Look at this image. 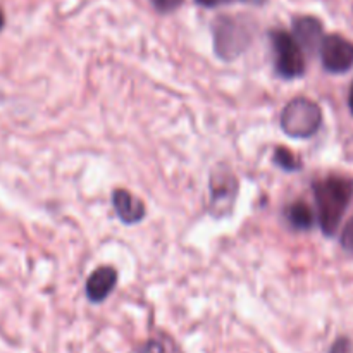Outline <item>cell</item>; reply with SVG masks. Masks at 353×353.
<instances>
[{
	"mask_svg": "<svg viewBox=\"0 0 353 353\" xmlns=\"http://www.w3.org/2000/svg\"><path fill=\"white\" fill-rule=\"evenodd\" d=\"M330 353H352V341L348 338L341 336L331 345Z\"/></svg>",
	"mask_w": 353,
	"mask_h": 353,
	"instance_id": "9a60e30c",
	"label": "cell"
},
{
	"mask_svg": "<svg viewBox=\"0 0 353 353\" xmlns=\"http://www.w3.org/2000/svg\"><path fill=\"white\" fill-rule=\"evenodd\" d=\"M117 283V271L110 265L95 269L86 281V296L90 302L100 303L112 293Z\"/></svg>",
	"mask_w": 353,
	"mask_h": 353,
	"instance_id": "9c48e42d",
	"label": "cell"
},
{
	"mask_svg": "<svg viewBox=\"0 0 353 353\" xmlns=\"http://www.w3.org/2000/svg\"><path fill=\"white\" fill-rule=\"evenodd\" d=\"M323 124V112L314 100L296 97L281 112V130L292 138H310Z\"/></svg>",
	"mask_w": 353,
	"mask_h": 353,
	"instance_id": "3957f363",
	"label": "cell"
},
{
	"mask_svg": "<svg viewBox=\"0 0 353 353\" xmlns=\"http://www.w3.org/2000/svg\"><path fill=\"white\" fill-rule=\"evenodd\" d=\"M317 203V217L326 236H333L340 228L345 210L353 199V179L341 176H327L312 185Z\"/></svg>",
	"mask_w": 353,
	"mask_h": 353,
	"instance_id": "6da1fadb",
	"label": "cell"
},
{
	"mask_svg": "<svg viewBox=\"0 0 353 353\" xmlns=\"http://www.w3.org/2000/svg\"><path fill=\"white\" fill-rule=\"evenodd\" d=\"M348 105H350V110H352V114H353V85H352V88H350V97H348Z\"/></svg>",
	"mask_w": 353,
	"mask_h": 353,
	"instance_id": "e0dca14e",
	"label": "cell"
},
{
	"mask_svg": "<svg viewBox=\"0 0 353 353\" xmlns=\"http://www.w3.org/2000/svg\"><path fill=\"white\" fill-rule=\"evenodd\" d=\"M274 164L279 165L286 172H295L299 169H302V162L296 159V155L293 152H290L285 147H278L274 150Z\"/></svg>",
	"mask_w": 353,
	"mask_h": 353,
	"instance_id": "8fae6325",
	"label": "cell"
},
{
	"mask_svg": "<svg viewBox=\"0 0 353 353\" xmlns=\"http://www.w3.org/2000/svg\"><path fill=\"white\" fill-rule=\"evenodd\" d=\"M130 353H165V352H164V345H162L161 341L150 340V341H145L143 345H140V347H137Z\"/></svg>",
	"mask_w": 353,
	"mask_h": 353,
	"instance_id": "4fadbf2b",
	"label": "cell"
},
{
	"mask_svg": "<svg viewBox=\"0 0 353 353\" xmlns=\"http://www.w3.org/2000/svg\"><path fill=\"white\" fill-rule=\"evenodd\" d=\"M286 219L290 226L299 231H307L314 226V212L305 202H293L286 209Z\"/></svg>",
	"mask_w": 353,
	"mask_h": 353,
	"instance_id": "30bf717a",
	"label": "cell"
},
{
	"mask_svg": "<svg viewBox=\"0 0 353 353\" xmlns=\"http://www.w3.org/2000/svg\"><path fill=\"white\" fill-rule=\"evenodd\" d=\"M321 61L326 71L341 74L353 65V43L340 34H327L319 47Z\"/></svg>",
	"mask_w": 353,
	"mask_h": 353,
	"instance_id": "8992f818",
	"label": "cell"
},
{
	"mask_svg": "<svg viewBox=\"0 0 353 353\" xmlns=\"http://www.w3.org/2000/svg\"><path fill=\"white\" fill-rule=\"evenodd\" d=\"M341 247L345 252L353 255V217L345 224L343 231H341Z\"/></svg>",
	"mask_w": 353,
	"mask_h": 353,
	"instance_id": "7c38bea8",
	"label": "cell"
},
{
	"mask_svg": "<svg viewBox=\"0 0 353 353\" xmlns=\"http://www.w3.org/2000/svg\"><path fill=\"white\" fill-rule=\"evenodd\" d=\"M199 6L207 7V9H212V7H219L223 3H230V2H238V0H195ZM240 2H252V3H262L264 0H240Z\"/></svg>",
	"mask_w": 353,
	"mask_h": 353,
	"instance_id": "2e32d148",
	"label": "cell"
},
{
	"mask_svg": "<svg viewBox=\"0 0 353 353\" xmlns=\"http://www.w3.org/2000/svg\"><path fill=\"white\" fill-rule=\"evenodd\" d=\"M112 207L116 216L124 224H137L147 216V209H145L143 202L124 188H117L112 193Z\"/></svg>",
	"mask_w": 353,
	"mask_h": 353,
	"instance_id": "ba28073f",
	"label": "cell"
},
{
	"mask_svg": "<svg viewBox=\"0 0 353 353\" xmlns=\"http://www.w3.org/2000/svg\"><path fill=\"white\" fill-rule=\"evenodd\" d=\"M3 24H6V17H3V12L0 10V30L3 28Z\"/></svg>",
	"mask_w": 353,
	"mask_h": 353,
	"instance_id": "ac0fdd59",
	"label": "cell"
},
{
	"mask_svg": "<svg viewBox=\"0 0 353 353\" xmlns=\"http://www.w3.org/2000/svg\"><path fill=\"white\" fill-rule=\"evenodd\" d=\"M238 195V181L228 169H217L210 176V212L223 217L233 210Z\"/></svg>",
	"mask_w": 353,
	"mask_h": 353,
	"instance_id": "5b68a950",
	"label": "cell"
},
{
	"mask_svg": "<svg viewBox=\"0 0 353 353\" xmlns=\"http://www.w3.org/2000/svg\"><path fill=\"white\" fill-rule=\"evenodd\" d=\"M152 3L161 12H172V10H176L181 6L183 0H152Z\"/></svg>",
	"mask_w": 353,
	"mask_h": 353,
	"instance_id": "5bb4252c",
	"label": "cell"
},
{
	"mask_svg": "<svg viewBox=\"0 0 353 353\" xmlns=\"http://www.w3.org/2000/svg\"><path fill=\"white\" fill-rule=\"evenodd\" d=\"M252 28L238 17L223 16L214 23V50L223 61L240 57L252 43Z\"/></svg>",
	"mask_w": 353,
	"mask_h": 353,
	"instance_id": "7a4b0ae2",
	"label": "cell"
},
{
	"mask_svg": "<svg viewBox=\"0 0 353 353\" xmlns=\"http://www.w3.org/2000/svg\"><path fill=\"white\" fill-rule=\"evenodd\" d=\"M293 37L299 41V45L302 47L303 52L314 54L316 50H319L321 43H323V23L312 16L296 17V19L293 21Z\"/></svg>",
	"mask_w": 353,
	"mask_h": 353,
	"instance_id": "52a82bcc",
	"label": "cell"
},
{
	"mask_svg": "<svg viewBox=\"0 0 353 353\" xmlns=\"http://www.w3.org/2000/svg\"><path fill=\"white\" fill-rule=\"evenodd\" d=\"M271 45L274 54V71L283 79H296L305 72L303 50L292 33L283 30L271 31Z\"/></svg>",
	"mask_w": 353,
	"mask_h": 353,
	"instance_id": "277c9868",
	"label": "cell"
}]
</instances>
